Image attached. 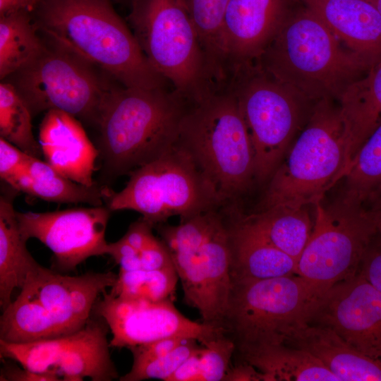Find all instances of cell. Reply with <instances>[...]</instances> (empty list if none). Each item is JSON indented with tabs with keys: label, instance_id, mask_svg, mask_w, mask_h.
I'll return each instance as SVG.
<instances>
[{
	"label": "cell",
	"instance_id": "40",
	"mask_svg": "<svg viewBox=\"0 0 381 381\" xmlns=\"http://www.w3.org/2000/svg\"><path fill=\"white\" fill-rule=\"evenodd\" d=\"M202 345L187 358L167 381H198L200 373V356Z\"/></svg>",
	"mask_w": 381,
	"mask_h": 381
},
{
	"label": "cell",
	"instance_id": "3",
	"mask_svg": "<svg viewBox=\"0 0 381 381\" xmlns=\"http://www.w3.org/2000/svg\"><path fill=\"white\" fill-rule=\"evenodd\" d=\"M175 146L192 160L225 208L238 207L255 178V156L234 93L224 85L190 103Z\"/></svg>",
	"mask_w": 381,
	"mask_h": 381
},
{
	"label": "cell",
	"instance_id": "43",
	"mask_svg": "<svg viewBox=\"0 0 381 381\" xmlns=\"http://www.w3.org/2000/svg\"><path fill=\"white\" fill-rule=\"evenodd\" d=\"M365 202L375 216L377 222V235L381 237V187L371 194Z\"/></svg>",
	"mask_w": 381,
	"mask_h": 381
},
{
	"label": "cell",
	"instance_id": "12",
	"mask_svg": "<svg viewBox=\"0 0 381 381\" xmlns=\"http://www.w3.org/2000/svg\"><path fill=\"white\" fill-rule=\"evenodd\" d=\"M313 301L303 280L296 274L231 281L223 328L239 353L284 344L291 328L306 322Z\"/></svg>",
	"mask_w": 381,
	"mask_h": 381
},
{
	"label": "cell",
	"instance_id": "45",
	"mask_svg": "<svg viewBox=\"0 0 381 381\" xmlns=\"http://www.w3.org/2000/svg\"><path fill=\"white\" fill-rule=\"evenodd\" d=\"M39 0H23V8L31 11Z\"/></svg>",
	"mask_w": 381,
	"mask_h": 381
},
{
	"label": "cell",
	"instance_id": "11",
	"mask_svg": "<svg viewBox=\"0 0 381 381\" xmlns=\"http://www.w3.org/2000/svg\"><path fill=\"white\" fill-rule=\"evenodd\" d=\"M169 250L185 303L202 322L223 328L231 281L228 213L220 208L186 226Z\"/></svg>",
	"mask_w": 381,
	"mask_h": 381
},
{
	"label": "cell",
	"instance_id": "25",
	"mask_svg": "<svg viewBox=\"0 0 381 381\" xmlns=\"http://www.w3.org/2000/svg\"><path fill=\"white\" fill-rule=\"evenodd\" d=\"M18 190L57 203H86L90 206L104 205L112 189L97 184L88 186L60 174L47 162L30 156L23 169L9 184Z\"/></svg>",
	"mask_w": 381,
	"mask_h": 381
},
{
	"label": "cell",
	"instance_id": "41",
	"mask_svg": "<svg viewBox=\"0 0 381 381\" xmlns=\"http://www.w3.org/2000/svg\"><path fill=\"white\" fill-rule=\"evenodd\" d=\"M109 255L119 265L120 270L130 272L142 269L139 251L134 248H115L110 250Z\"/></svg>",
	"mask_w": 381,
	"mask_h": 381
},
{
	"label": "cell",
	"instance_id": "16",
	"mask_svg": "<svg viewBox=\"0 0 381 381\" xmlns=\"http://www.w3.org/2000/svg\"><path fill=\"white\" fill-rule=\"evenodd\" d=\"M111 213L107 205H100L45 212L16 211V217L25 240H39L52 252L58 270L72 272L89 258L106 255L105 233Z\"/></svg>",
	"mask_w": 381,
	"mask_h": 381
},
{
	"label": "cell",
	"instance_id": "33",
	"mask_svg": "<svg viewBox=\"0 0 381 381\" xmlns=\"http://www.w3.org/2000/svg\"><path fill=\"white\" fill-rule=\"evenodd\" d=\"M198 341L190 339L170 353L162 356L133 361L128 373L119 377L120 381H140L159 379L167 381L180 365L194 351L200 347Z\"/></svg>",
	"mask_w": 381,
	"mask_h": 381
},
{
	"label": "cell",
	"instance_id": "39",
	"mask_svg": "<svg viewBox=\"0 0 381 381\" xmlns=\"http://www.w3.org/2000/svg\"><path fill=\"white\" fill-rule=\"evenodd\" d=\"M4 361L0 370V381H59V377L47 374L36 373L23 366Z\"/></svg>",
	"mask_w": 381,
	"mask_h": 381
},
{
	"label": "cell",
	"instance_id": "7",
	"mask_svg": "<svg viewBox=\"0 0 381 381\" xmlns=\"http://www.w3.org/2000/svg\"><path fill=\"white\" fill-rule=\"evenodd\" d=\"M129 6L142 51L175 90L193 103L219 87L183 0H133Z\"/></svg>",
	"mask_w": 381,
	"mask_h": 381
},
{
	"label": "cell",
	"instance_id": "27",
	"mask_svg": "<svg viewBox=\"0 0 381 381\" xmlns=\"http://www.w3.org/2000/svg\"><path fill=\"white\" fill-rule=\"evenodd\" d=\"M242 219L268 243L296 262L306 247L313 224L307 207L276 206L257 210Z\"/></svg>",
	"mask_w": 381,
	"mask_h": 381
},
{
	"label": "cell",
	"instance_id": "42",
	"mask_svg": "<svg viewBox=\"0 0 381 381\" xmlns=\"http://www.w3.org/2000/svg\"><path fill=\"white\" fill-rule=\"evenodd\" d=\"M224 381H265L264 375L252 365L242 362L229 368Z\"/></svg>",
	"mask_w": 381,
	"mask_h": 381
},
{
	"label": "cell",
	"instance_id": "35",
	"mask_svg": "<svg viewBox=\"0 0 381 381\" xmlns=\"http://www.w3.org/2000/svg\"><path fill=\"white\" fill-rule=\"evenodd\" d=\"M30 156L0 138V176L3 182L9 185L23 169Z\"/></svg>",
	"mask_w": 381,
	"mask_h": 381
},
{
	"label": "cell",
	"instance_id": "18",
	"mask_svg": "<svg viewBox=\"0 0 381 381\" xmlns=\"http://www.w3.org/2000/svg\"><path fill=\"white\" fill-rule=\"evenodd\" d=\"M289 0H229L224 18L221 47L227 74L255 61L289 15Z\"/></svg>",
	"mask_w": 381,
	"mask_h": 381
},
{
	"label": "cell",
	"instance_id": "37",
	"mask_svg": "<svg viewBox=\"0 0 381 381\" xmlns=\"http://www.w3.org/2000/svg\"><path fill=\"white\" fill-rule=\"evenodd\" d=\"M190 339L192 338L170 337L135 346L130 348L129 350L133 355V361L148 360L170 353Z\"/></svg>",
	"mask_w": 381,
	"mask_h": 381
},
{
	"label": "cell",
	"instance_id": "10",
	"mask_svg": "<svg viewBox=\"0 0 381 381\" xmlns=\"http://www.w3.org/2000/svg\"><path fill=\"white\" fill-rule=\"evenodd\" d=\"M129 176L121 191L111 190L105 205L111 212H138L154 227L172 216L185 218L225 208L212 186L187 155L175 145Z\"/></svg>",
	"mask_w": 381,
	"mask_h": 381
},
{
	"label": "cell",
	"instance_id": "38",
	"mask_svg": "<svg viewBox=\"0 0 381 381\" xmlns=\"http://www.w3.org/2000/svg\"><path fill=\"white\" fill-rule=\"evenodd\" d=\"M381 294V237L377 235L368 247L358 271Z\"/></svg>",
	"mask_w": 381,
	"mask_h": 381
},
{
	"label": "cell",
	"instance_id": "26",
	"mask_svg": "<svg viewBox=\"0 0 381 381\" xmlns=\"http://www.w3.org/2000/svg\"><path fill=\"white\" fill-rule=\"evenodd\" d=\"M265 376V381H339L308 351L286 344L264 345L239 353Z\"/></svg>",
	"mask_w": 381,
	"mask_h": 381
},
{
	"label": "cell",
	"instance_id": "21",
	"mask_svg": "<svg viewBox=\"0 0 381 381\" xmlns=\"http://www.w3.org/2000/svg\"><path fill=\"white\" fill-rule=\"evenodd\" d=\"M284 344L311 353L339 381H381V357L358 349L329 328L299 324L286 333Z\"/></svg>",
	"mask_w": 381,
	"mask_h": 381
},
{
	"label": "cell",
	"instance_id": "4",
	"mask_svg": "<svg viewBox=\"0 0 381 381\" xmlns=\"http://www.w3.org/2000/svg\"><path fill=\"white\" fill-rule=\"evenodd\" d=\"M264 70L309 101L337 99L372 66L344 49L311 11L287 17L259 58Z\"/></svg>",
	"mask_w": 381,
	"mask_h": 381
},
{
	"label": "cell",
	"instance_id": "30",
	"mask_svg": "<svg viewBox=\"0 0 381 381\" xmlns=\"http://www.w3.org/2000/svg\"><path fill=\"white\" fill-rule=\"evenodd\" d=\"M198 31L202 49L218 80L226 75L221 47L222 29L229 0H183Z\"/></svg>",
	"mask_w": 381,
	"mask_h": 381
},
{
	"label": "cell",
	"instance_id": "19",
	"mask_svg": "<svg viewBox=\"0 0 381 381\" xmlns=\"http://www.w3.org/2000/svg\"><path fill=\"white\" fill-rule=\"evenodd\" d=\"M38 141L46 162L60 174L88 186L98 183L93 174L99 152L77 118L58 109L46 111Z\"/></svg>",
	"mask_w": 381,
	"mask_h": 381
},
{
	"label": "cell",
	"instance_id": "14",
	"mask_svg": "<svg viewBox=\"0 0 381 381\" xmlns=\"http://www.w3.org/2000/svg\"><path fill=\"white\" fill-rule=\"evenodd\" d=\"M108 326L89 320L73 334L27 343L0 340L1 359L15 361L36 373L66 381H111L119 378L111 358Z\"/></svg>",
	"mask_w": 381,
	"mask_h": 381
},
{
	"label": "cell",
	"instance_id": "9",
	"mask_svg": "<svg viewBox=\"0 0 381 381\" xmlns=\"http://www.w3.org/2000/svg\"><path fill=\"white\" fill-rule=\"evenodd\" d=\"M309 240L296 264V274L314 301L338 282L354 277L378 234L375 214L359 199L339 192L331 202L314 205Z\"/></svg>",
	"mask_w": 381,
	"mask_h": 381
},
{
	"label": "cell",
	"instance_id": "2",
	"mask_svg": "<svg viewBox=\"0 0 381 381\" xmlns=\"http://www.w3.org/2000/svg\"><path fill=\"white\" fill-rule=\"evenodd\" d=\"M190 102L174 88L111 87L99 123L100 185L162 157L175 145Z\"/></svg>",
	"mask_w": 381,
	"mask_h": 381
},
{
	"label": "cell",
	"instance_id": "31",
	"mask_svg": "<svg viewBox=\"0 0 381 381\" xmlns=\"http://www.w3.org/2000/svg\"><path fill=\"white\" fill-rule=\"evenodd\" d=\"M341 180V191L363 202L381 187V124L360 147Z\"/></svg>",
	"mask_w": 381,
	"mask_h": 381
},
{
	"label": "cell",
	"instance_id": "20",
	"mask_svg": "<svg viewBox=\"0 0 381 381\" xmlns=\"http://www.w3.org/2000/svg\"><path fill=\"white\" fill-rule=\"evenodd\" d=\"M347 49L370 66L381 59V13L372 0H303Z\"/></svg>",
	"mask_w": 381,
	"mask_h": 381
},
{
	"label": "cell",
	"instance_id": "29",
	"mask_svg": "<svg viewBox=\"0 0 381 381\" xmlns=\"http://www.w3.org/2000/svg\"><path fill=\"white\" fill-rule=\"evenodd\" d=\"M32 113L8 81L0 84V135L25 153L40 158L42 152L32 132Z\"/></svg>",
	"mask_w": 381,
	"mask_h": 381
},
{
	"label": "cell",
	"instance_id": "15",
	"mask_svg": "<svg viewBox=\"0 0 381 381\" xmlns=\"http://www.w3.org/2000/svg\"><path fill=\"white\" fill-rule=\"evenodd\" d=\"M95 313L111 333V347L128 348L170 337L196 339L202 345L226 333L225 329L193 321L175 307L174 300L152 301L104 292Z\"/></svg>",
	"mask_w": 381,
	"mask_h": 381
},
{
	"label": "cell",
	"instance_id": "34",
	"mask_svg": "<svg viewBox=\"0 0 381 381\" xmlns=\"http://www.w3.org/2000/svg\"><path fill=\"white\" fill-rule=\"evenodd\" d=\"M235 351L234 342L226 334L202 345L198 381L224 380Z\"/></svg>",
	"mask_w": 381,
	"mask_h": 381
},
{
	"label": "cell",
	"instance_id": "36",
	"mask_svg": "<svg viewBox=\"0 0 381 381\" xmlns=\"http://www.w3.org/2000/svg\"><path fill=\"white\" fill-rule=\"evenodd\" d=\"M138 251L143 270H155L174 267L166 244L154 234Z\"/></svg>",
	"mask_w": 381,
	"mask_h": 381
},
{
	"label": "cell",
	"instance_id": "47",
	"mask_svg": "<svg viewBox=\"0 0 381 381\" xmlns=\"http://www.w3.org/2000/svg\"><path fill=\"white\" fill-rule=\"evenodd\" d=\"M372 1L381 13V0H372Z\"/></svg>",
	"mask_w": 381,
	"mask_h": 381
},
{
	"label": "cell",
	"instance_id": "8",
	"mask_svg": "<svg viewBox=\"0 0 381 381\" xmlns=\"http://www.w3.org/2000/svg\"><path fill=\"white\" fill-rule=\"evenodd\" d=\"M226 85L236 97L249 133L255 182H267L307 121L314 103L256 61L232 68Z\"/></svg>",
	"mask_w": 381,
	"mask_h": 381
},
{
	"label": "cell",
	"instance_id": "32",
	"mask_svg": "<svg viewBox=\"0 0 381 381\" xmlns=\"http://www.w3.org/2000/svg\"><path fill=\"white\" fill-rule=\"evenodd\" d=\"M179 277L174 267L161 270H120L110 293L123 298L174 300Z\"/></svg>",
	"mask_w": 381,
	"mask_h": 381
},
{
	"label": "cell",
	"instance_id": "13",
	"mask_svg": "<svg viewBox=\"0 0 381 381\" xmlns=\"http://www.w3.org/2000/svg\"><path fill=\"white\" fill-rule=\"evenodd\" d=\"M94 68L68 50L46 43L35 61L3 80L16 87L33 116L58 109L97 128L111 87Z\"/></svg>",
	"mask_w": 381,
	"mask_h": 381
},
{
	"label": "cell",
	"instance_id": "44",
	"mask_svg": "<svg viewBox=\"0 0 381 381\" xmlns=\"http://www.w3.org/2000/svg\"><path fill=\"white\" fill-rule=\"evenodd\" d=\"M19 9H23V0H0V16Z\"/></svg>",
	"mask_w": 381,
	"mask_h": 381
},
{
	"label": "cell",
	"instance_id": "24",
	"mask_svg": "<svg viewBox=\"0 0 381 381\" xmlns=\"http://www.w3.org/2000/svg\"><path fill=\"white\" fill-rule=\"evenodd\" d=\"M0 196V306L4 310L28 274L40 265L28 251L19 229L14 198L19 193L6 184Z\"/></svg>",
	"mask_w": 381,
	"mask_h": 381
},
{
	"label": "cell",
	"instance_id": "22",
	"mask_svg": "<svg viewBox=\"0 0 381 381\" xmlns=\"http://www.w3.org/2000/svg\"><path fill=\"white\" fill-rule=\"evenodd\" d=\"M241 214L239 210H228L231 281L295 275L297 262L261 237Z\"/></svg>",
	"mask_w": 381,
	"mask_h": 381
},
{
	"label": "cell",
	"instance_id": "28",
	"mask_svg": "<svg viewBox=\"0 0 381 381\" xmlns=\"http://www.w3.org/2000/svg\"><path fill=\"white\" fill-rule=\"evenodd\" d=\"M30 11L19 9L0 18V78L5 80L26 67L44 50Z\"/></svg>",
	"mask_w": 381,
	"mask_h": 381
},
{
	"label": "cell",
	"instance_id": "17",
	"mask_svg": "<svg viewBox=\"0 0 381 381\" xmlns=\"http://www.w3.org/2000/svg\"><path fill=\"white\" fill-rule=\"evenodd\" d=\"M306 322L329 328L358 349L381 357V294L359 272L313 301Z\"/></svg>",
	"mask_w": 381,
	"mask_h": 381
},
{
	"label": "cell",
	"instance_id": "23",
	"mask_svg": "<svg viewBox=\"0 0 381 381\" xmlns=\"http://www.w3.org/2000/svg\"><path fill=\"white\" fill-rule=\"evenodd\" d=\"M337 100L350 164L362 144L381 124V59L347 85Z\"/></svg>",
	"mask_w": 381,
	"mask_h": 381
},
{
	"label": "cell",
	"instance_id": "6",
	"mask_svg": "<svg viewBox=\"0 0 381 381\" xmlns=\"http://www.w3.org/2000/svg\"><path fill=\"white\" fill-rule=\"evenodd\" d=\"M349 165L339 103L332 99L318 101L299 136L267 182L258 210L314 205L342 179Z\"/></svg>",
	"mask_w": 381,
	"mask_h": 381
},
{
	"label": "cell",
	"instance_id": "46",
	"mask_svg": "<svg viewBox=\"0 0 381 381\" xmlns=\"http://www.w3.org/2000/svg\"><path fill=\"white\" fill-rule=\"evenodd\" d=\"M112 2L121 4H128L130 6L133 0H111Z\"/></svg>",
	"mask_w": 381,
	"mask_h": 381
},
{
	"label": "cell",
	"instance_id": "1",
	"mask_svg": "<svg viewBox=\"0 0 381 381\" xmlns=\"http://www.w3.org/2000/svg\"><path fill=\"white\" fill-rule=\"evenodd\" d=\"M111 0H39L30 11L37 30L123 86L153 88L168 81L150 64Z\"/></svg>",
	"mask_w": 381,
	"mask_h": 381
},
{
	"label": "cell",
	"instance_id": "5",
	"mask_svg": "<svg viewBox=\"0 0 381 381\" xmlns=\"http://www.w3.org/2000/svg\"><path fill=\"white\" fill-rule=\"evenodd\" d=\"M117 277L111 271L70 276L40 265L2 310L0 340L27 343L78 332L91 319L100 295L114 285Z\"/></svg>",
	"mask_w": 381,
	"mask_h": 381
}]
</instances>
